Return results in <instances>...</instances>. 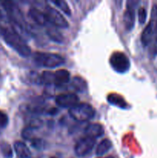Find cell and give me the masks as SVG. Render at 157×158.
<instances>
[{
	"mask_svg": "<svg viewBox=\"0 0 157 158\" xmlns=\"http://www.w3.org/2000/svg\"><path fill=\"white\" fill-rule=\"evenodd\" d=\"M0 33L6 44L16 51L21 56L28 57L30 56V47L15 29L12 27L0 26Z\"/></svg>",
	"mask_w": 157,
	"mask_h": 158,
	"instance_id": "1",
	"label": "cell"
},
{
	"mask_svg": "<svg viewBox=\"0 0 157 158\" xmlns=\"http://www.w3.org/2000/svg\"><path fill=\"white\" fill-rule=\"evenodd\" d=\"M1 3L7 15L8 20L12 23V29L16 30L18 28L22 30H25L26 29V23L19 8L12 2L5 1Z\"/></svg>",
	"mask_w": 157,
	"mask_h": 158,
	"instance_id": "2",
	"label": "cell"
},
{
	"mask_svg": "<svg viewBox=\"0 0 157 158\" xmlns=\"http://www.w3.org/2000/svg\"><path fill=\"white\" fill-rule=\"evenodd\" d=\"M33 60L39 66L46 68H55L65 63V58L61 55L52 52H36L33 56Z\"/></svg>",
	"mask_w": 157,
	"mask_h": 158,
	"instance_id": "3",
	"label": "cell"
},
{
	"mask_svg": "<svg viewBox=\"0 0 157 158\" xmlns=\"http://www.w3.org/2000/svg\"><path fill=\"white\" fill-rule=\"evenodd\" d=\"M71 117L78 122H86L92 120L95 114V110L92 105L86 103H78L69 110Z\"/></svg>",
	"mask_w": 157,
	"mask_h": 158,
	"instance_id": "4",
	"label": "cell"
},
{
	"mask_svg": "<svg viewBox=\"0 0 157 158\" xmlns=\"http://www.w3.org/2000/svg\"><path fill=\"white\" fill-rule=\"evenodd\" d=\"M44 13L48 24L52 25L56 28H61V29H66L69 27V23L67 20L58 10L52 8V6H46L45 8Z\"/></svg>",
	"mask_w": 157,
	"mask_h": 158,
	"instance_id": "5",
	"label": "cell"
},
{
	"mask_svg": "<svg viewBox=\"0 0 157 158\" xmlns=\"http://www.w3.org/2000/svg\"><path fill=\"white\" fill-rule=\"evenodd\" d=\"M109 63L112 69L117 73H124L129 69L130 62L126 54L121 52H115L109 59Z\"/></svg>",
	"mask_w": 157,
	"mask_h": 158,
	"instance_id": "6",
	"label": "cell"
},
{
	"mask_svg": "<svg viewBox=\"0 0 157 158\" xmlns=\"http://www.w3.org/2000/svg\"><path fill=\"white\" fill-rule=\"evenodd\" d=\"M95 144V139L91 137H82L75 145V153L78 157H84L92 151Z\"/></svg>",
	"mask_w": 157,
	"mask_h": 158,
	"instance_id": "7",
	"label": "cell"
},
{
	"mask_svg": "<svg viewBox=\"0 0 157 158\" xmlns=\"http://www.w3.org/2000/svg\"><path fill=\"white\" fill-rule=\"evenodd\" d=\"M55 103L60 107L72 108L78 104L79 98L75 94H62L55 97Z\"/></svg>",
	"mask_w": 157,
	"mask_h": 158,
	"instance_id": "8",
	"label": "cell"
},
{
	"mask_svg": "<svg viewBox=\"0 0 157 158\" xmlns=\"http://www.w3.org/2000/svg\"><path fill=\"white\" fill-rule=\"evenodd\" d=\"M135 9L133 6L127 3L126 9L123 14V23L124 27L127 32H130L135 25Z\"/></svg>",
	"mask_w": 157,
	"mask_h": 158,
	"instance_id": "9",
	"label": "cell"
},
{
	"mask_svg": "<svg viewBox=\"0 0 157 158\" xmlns=\"http://www.w3.org/2000/svg\"><path fill=\"white\" fill-rule=\"evenodd\" d=\"M154 29H155V23L153 20H151L143 29L141 35V42L144 46H148L152 42L154 36Z\"/></svg>",
	"mask_w": 157,
	"mask_h": 158,
	"instance_id": "10",
	"label": "cell"
},
{
	"mask_svg": "<svg viewBox=\"0 0 157 158\" xmlns=\"http://www.w3.org/2000/svg\"><path fill=\"white\" fill-rule=\"evenodd\" d=\"M70 80V73L64 69H58L53 73V84L55 86H62L69 83Z\"/></svg>",
	"mask_w": 157,
	"mask_h": 158,
	"instance_id": "11",
	"label": "cell"
},
{
	"mask_svg": "<svg viewBox=\"0 0 157 158\" xmlns=\"http://www.w3.org/2000/svg\"><path fill=\"white\" fill-rule=\"evenodd\" d=\"M85 135L96 139L104 134V128L99 123H91L85 128Z\"/></svg>",
	"mask_w": 157,
	"mask_h": 158,
	"instance_id": "12",
	"label": "cell"
},
{
	"mask_svg": "<svg viewBox=\"0 0 157 158\" xmlns=\"http://www.w3.org/2000/svg\"><path fill=\"white\" fill-rule=\"evenodd\" d=\"M28 15L36 24L39 25V26H46L48 24L44 12L36 8H31L29 10Z\"/></svg>",
	"mask_w": 157,
	"mask_h": 158,
	"instance_id": "13",
	"label": "cell"
},
{
	"mask_svg": "<svg viewBox=\"0 0 157 158\" xmlns=\"http://www.w3.org/2000/svg\"><path fill=\"white\" fill-rule=\"evenodd\" d=\"M14 150L18 158H30L31 151L25 143L16 141L14 143Z\"/></svg>",
	"mask_w": 157,
	"mask_h": 158,
	"instance_id": "14",
	"label": "cell"
},
{
	"mask_svg": "<svg viewBox=\"0 0 157 158\" xmlns=\"http://www.w3.org/2000/svg\"><path fill=\"white\" fill-rule=\"evenodd\" d=\"M46 33L49 35V39H51L52 41L55 42V43H62L64 41V37H63L62 34L55 26H53V27H51L50 26V27L47 28Z\"/></svg>",
	"mask_w": 157,
	"mask_h": 158,
	"instance_id": "15",
	"label": "cell"
},
{
	"mask_svg": "<svg viewBox=\"0 0 157 158\" xmlns=\"http://www.w3.org/2000/svg\"><path fill=\"white\" fill-rule=\"evenodd\" d=\"M72 86L77 92L79 93H84L87 89V83L86 80L78 76L73 77L72 80Z\"/></svg>",
	"mask_w": 157,
	"mask_h": 158,
	"instance_id": "16",
	"label": "cell"
},
{
	"mask_svg": "<svg viewBox=\"0 0 157 158\" xmlns=\"http://www.w3.org/2000/svg\"><path fill=\"white\" fill-rule=\"evenodd\" d=\"M112 142L109 139H104L97 146L96 150H95V154L97 156H103V154H106L112 148Z\"/></svg>",
	"mask_w": 157,
	"mask_h": 158,
	"instance_id": "17",
	"label": "cell"
},
{
	"mask_svg": "<svg viewBox=\"0 0 157 158\" xmlns=\"http://www.w3.org/2000/svg\"><path fill=\"white\" fill-rule=\"evenodd\" d=\"M108 101L109 103L115 105V106H119L120 108H126L127 107V103L125 101L124 99L119 95L115 94H111L108 96Z\"/></svg>",
	"mask_w": 157,
	"mask_h": 158,
	"instance_id": "18",
	"label": "cell"
},
{
	"mask_svg": "<svg viewBox=\"0 0 157 158\" xmlns=\"http://www.w3.org/2000/svg\"><path fill=\"white\" fill-rule=\"evenodd\" d=\"M52 2L55 4L58 9H61L65 14L67 15H71V9L66 2L63 0H57V1H52Z\"/></svg>",
	"mask_w": 157,
	"mask_h": 158,
	"instance_id": "19",
	"label": "cell"
},
{
	"mask_svg": "<svg viewBox=\"0 0 157 158\" xmlns=\"http://www.w3.org/2000/svg\"><path fill=\"white\" fill-rule=\"evenodd\" d=\"M36 129L35 127H34L31 126V125H29L27 127L24 128L22 132V136L23 138L25 140H31L32 139H33L34 137V131Z\"/></svg>",
	"mask_w": 157,
	"mask_h": 158,
	"instance_id": "20",
	"label": "cell"
},
{
	"mask_svg": "<svg viewBox=\"0 0 157 158\" xmlns=\"http://www.w3.org/2000/svg\"><path fill=\"white\" fill-rule=\"evenodd\" d=\"M0 149H1L2 153L3 155L7 158H11L12 157V151L11 146L9 143H6V142H2L0 144Z\"/></svg>",
	"mask_w": 157,
	"mask_h": 158,
	"instance_id": "21",
	"label": "cell"
},
{
	"mask_svg": "<svg viewBox=\"0 0 157 158\" xmlns=\"http://www.w3.org/2000/svg\"><path fill=\"white\" fill-rule=\"evenodd\" d=\"M31 144L33 147L34 148L38 150H42L44 148L45 143L43 142V140L40 138H37V137H34L33 139L30 140Z\"/></svg>",
	"mask_w": 157,
	"mask_h": 158,
	"instance_id": "22",
	"label": "cell"
},
{
	"mask_svg": "<svg viewBox=\"0 0 157 158\" xmlns=\"http://www.w3.org/2000/svg\"><path fill=\"white\" fill-rule=\"evenodd\" d=\"M138 17H139V23L141 25L144 24L146 23V17H147V12L145 8L142 7L139 9L138 12Z\"/></svg>",
	"mask_w": 157,
	"mask_h": 158,
	"instance_id": "23",
	"label": "cell"
},
{
	"mask_svg": "<svg viewBox=\"0 0 157 158\" xmlns=\"http://www.w3.org/2000/svg\"><path fill=\"white\" fill-rule=\"evenodd\" d=\"M9 123L8 116L2 111H0V128H4Z\"/></svg>",
	"mask_w": 157,
	"mask_h": 158,
	"instance_id": "24",
	"label": "cell"
},
{
	"mask_svg": "<svg viewBox=\"0 0 157 158\" xmlns=\"http://www.w3.org/2000/svg\"><path fill=\"white\" fill-rule=\"evenodd\" d=\"M151 20L157 19V5H153L152 8V11H151Z\"/></svg>",
	"mask_w": 157,
	"mask_h": 158,
	"instance_id": "25",
	"label": "cell"
},
{
	"mask_svg": "<svg viewBox=\"0 0 157 158\" xmlns=\"http://www.w3.org/2000/svg\"><path fill=\"white\" fill-rule=\"evenodd\" d=\"M154 35H155V43H156V49H157V21L155 23V29H154Z\"/></svg>",
	"mask_w": 157,
	"mask_h": 158,
	"instance_id": "26",
	"label": "cell"
},
{
	"mask_svg": "<svg viewBox=\"0 0 157 158\" xmlns=\"http://www.w3.org/2000/svg\"><path fill=\"white\" fill-rule=\"evenodd\" d=\"M104 158H114V157H112V156H109V157H104Z\"/></svg>",
	"mask_w": 157,
	"mask_h": 158,
	"instance_id": "27",
	"label": "cell"
},
{
	"mask_svg": "<svg viewBox=\"0 0 157 158\" xmlns=\"http://www.w3.org/2000/svg\"><path fill=\"white\" fill-rule=\"evenodd\" d=\"M50 158H56V157H50Z\"/></svg>",
	"mask_w": 157,
	"mask_h": 158,
	"instance_id": "28",
	"label": "cell"
}]
</instances>
